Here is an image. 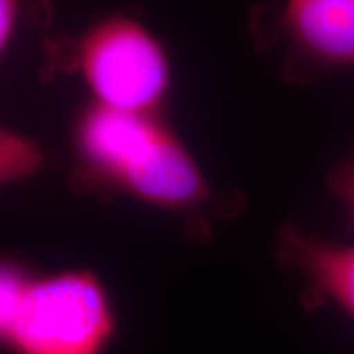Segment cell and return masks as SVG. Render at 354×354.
Listing matches in <instances>:
<instances>
[{
  "mask_svg": "<svg viewBox=\"0 0 354 354\" xmlns=\"http://www.w3.org/2000/svg\"><path fill=\"white\" fill-rule=\"evenodd\" d=\"M276 258L308 281L317 299H330L354 318V246L286 223L276 233Z\"/></svg>",
  "mask_w": 354,
  "mask_h": 354,
  "instance_id": "obj_4",
  "label": "cell"
},
{
  "mask_svg": "<svg viewBox=\"0 0 354 354\" xmlns=\"http://www.w3.org/2000/svg\"><path fill=\"white\" fill-rule=\"evenodd\" d=\"M33 276L24 263L0 256V348L7 346L13 318Z\"/></svg>",
  "mask_w": 354,
  "mask_h": 354,
  "instance_id": "obj_7",
  "label": "cell"
},
{
  "mask_svg": "<svg viewBox=\"0 0 354 354\" xmlns=\"http://www.w3.org/2000/svg\"><path fill=\"white\" fill-rule=\"evenodd\" d=\"M24 6L25 0H0V59L15 35Z\"/></svg>",
  "mask_w": 354,
  "mask_h": 354,
  "instance_id": "obj_9",
  "label": "cell"
},
{
  "mask_svg": "<svg viewBox=\"0 0 354 354\" xmlns=\"http://www.w3.org/2000/svg\"><path fill=\"white\" fill-rule=\"evenodd\" d=\"M71 146L74 190L130 197L183 218L192 240L210 236L218 196L166 112H125L91 100L74 120Z\"/></svg>",
  "mask_w": 354,
  "mask_h": 354,
  "instance_id": "obj_1",
  "label": "cell"
},
{
  "mask_svg": "<svg viewBox=\"0 0 354 354\" xmlns=\"http://www.w3.org/2000/svg\"><path fill=\"white\" fill-rule=\"evenodd\" d=\"M115 326L112 302L95 272L35 274L6 348L15 354H100Z\"/></svg>",
  "mask_w": 354,
  "mask_h": 354,
  "instance_id": "obj_2",
  "label": "cell"
},
{
  "mask_svg": "<svg viewBox=\"0 0 354 354\" xmlns=\"http://www.w3.org/2000/svg\"><path fill=\"white\" fill-rule=\"evenodd\" d=\"M328 184L331 192L346 203L354 216V153L331 171Z\"/></svg>",
  "mask_w": 354,
  "mask_h": 354,
  "instance_id": "obj_8",
  "label": "cell"
},
{
  "mask_svg": "<svg viewBox=\"0 0 354 354\" xmlns=\"http://www.w3.org/2000/svg\"><path fill=\"white\" fill-rule=\"evenodd\" d=\"M281 24L310 59L354 66V0H286Z\"/></svg>",
  "mask_w": 354,
  "mask_h": 354,
  "instance_id": "obj_5",
  "label": "cell"
},
{
  "mask_svg": "<svg viewBox=\"0 0 354 354\" xmlns=\"http://www.w3.org/2000/svg\"><path fill=\"white\" fill-rule=\"evenodd\" d=\"M46 161V151L33 136L0 123V187L38 176Z\"/></svg>",
  "mask_w": 354,
  "mask_h": 354,
  "instance_id": "obj_6",
  "label": "cell"
},
{
  "mask_svg": "<svg viewBox=\"0 0 354 354\" xmlns=\"http://www.w3.org/2000/svg\"><path fill=\"white\" fill-rule=\"evenodd\" d=\"M79 73L92 102L125 112H165L172 68L165 44L127 13L97 20L76 44Z\"/></svg>",
  "mask_w": 354,
  "mask_h": 354,
  "instance_id": "obj_3",
  "label": "cell"
}]
</instances>
